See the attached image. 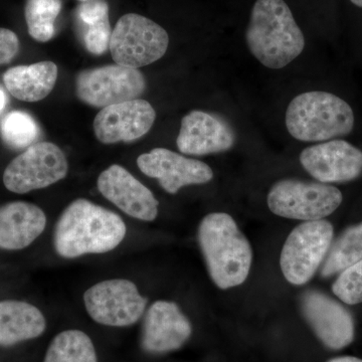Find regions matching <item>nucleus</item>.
I'll use <instances>...</instances> for the list:
<instances>
[{
	"label": "nucleus",
	"mask_w": 362,
	"mask_h": 362,
	"mask_svg": "<svg viewBox=\"0 0 362 362\" xmlns=\"http://www.w3.org/2000/svg\"><path fill=\"white\" fill-rule=\"evenodd\" d=\"M86 310L95 322L110 327H127L141 318L147 299L134 283L125 279L102 281L84 294Z\"/></svg>",
	"instance_id": "9"
},
{
	"label": "nucleus",
	"mask_w": 362,
	"mask_h": 362,
	"mask_svg": "<svg viewBox=\"0 0 362 362\" xmlns=\"http://www.w3.org/2000/svg\"><path fill=\"white\" fill-rule=\"evenodd\" d=\"M301 311L307 323L324 346L345 349L356 337L354 319L349 309L325 293L309 290L301 295Z\"/></svg>",
	"instance_id": "11"
},
{
	"label": "nucleus",
	"mask_w": 362,
	"mask_h": 362,
	"mask_svg": "<svg viewBox=\"0 0 362 362\" xmlns=\"http://www.w3.org/2000/svg\"><path fill=\"white\" fill-rule=\"evenodd\" d=\"M62 6V0H26L25 21L33 40L45 42L54 37Z\"/></svg>",
	"instance_id": "24"
},
{
	"label": "nucleus",
	"mask_w": 362,
	"mask_h": 362,
	"mask_svg": "<svg viewBox=\"0 0 362 362\" xmlns=\"http://www.w3.org/2000/svg\"><path fill=\"white\" fill-rule=\"evenodd\" d=\"M235 135L230 126L204 111L183 117L176 144L183 154L202 156L232 149Z\"/></svg>",
	"instance_id": "17"
},
{
	"label": "nucleus",
	"mask_w": 362,
	"mask_h": 362,
	"mask_svg": "<svg viewBox=\"0 0 362 362\" xmlns=\"http://www.w3.org/2000/svg\"><path fill=\"white\" fill-rule=\"evenodd\" d=\"M305 170L322 183L349 182L362 173V151L344 140L307 147L300 154Z\"/></svg>",
	"instance_id": "12"
},
{
	"label": "nucleus",
	"mask_w": 362,
	"mask_h": 362,
	"mask_svg": "<svg viewBox=\"0 0 362 362\" xmlns=\"http://www.w3.org/2000/svg\"><path fill=\"white\" fill-rule=\"evenodd\" d=\"M58 78V66L52 62L18 66L4 73V82L11 96L23 102H39L51 94Z\"/></svg>",
	"instance_id": "20"
},
{
	"label": "nucleus",
	"mask_w": 362,
	"mask_h": 362,
	"mask_svg": "<svg viewBox=\"0 0 362 362\" xmlns=\"http://www.w3.org/2000/svg\"><path fill=\"white\" fill-rule=\"evenodd\" d=\"M47 321L40 309L26 302H0V346H13L45 332Z\"/></svg>",
	"instance_id": "19"
},
{
	"label": "nucleus",
	"mask_w": 362,
	"mask_h": 362,
	"mask_svg": "<svg viewBox=\"0 0 362 362\" xmlns=\"http://www.w3.org/2000/svg\"><path fill=\"white\" fill-rule=\"evenodd\" d=\"M7 97L6 92L0 88V114L4 110L6 107Z\"/></svg>",
	"instance_id": "29"
},
{
	"label": "nucleus",
	"mask_w": 362,
	"mask_h": 362,
	"mask_svg": "<svg viewBox=\"0 0 362 362\" xmlns=\"http://www.w3.org/2000/svg\"><path fill=\"white\" fill-rule=\"evenodd\" d=\"M78 1H80V2H85V1H88V0H78Z\"/></svg>",
	"instance_id": "31"
},
{
	"label": "nucleus",
	"mask_w": 362,
	"mask_h": 362,
	"mask_svg": "<svg viewBox=\"0 0 362 362\" xmlns=\"http://www.w3.org/2000/svg\"><path fill=\"white\" fill-rule=\"evenodd\" d=\"M192 334L189 319L175 302L158 300L149 307L143 323L141 345L148 354L175 351Z\"/></svg>",
	"instance_id": "15"
},
{
	"label": "nucleus",
	"mask_w": 362,
	"mask_h": 362,
	"mask_svg": "<svg viewBox=\"0 0 362 362\" xmlns=\"http://www.w3.org/2000/svg\"><path fill=\"white\" fill-rule=\"evenodd\" d=\"M362 259V221L344 230L331 245L324 259L321 276L329 278Z\"/></svg>",
	"instance_id": "23"
},
{
	"label": "nucleus",
	"mask_w": 362,
	"mask_h": 362,
	"mask_svg": "<svg viewBox=\"0 0 362 362\" xmlns=\"http://www.w3.org/2000/svg\"><path fill=\"white\" fill-rule=\"evenodd\" d=\"M332 292L343 303H362V259L339 273Z\"/></svg>",
	"instance_id": "26"
},
{
	"label": "nucleus",
	"mask_w": 362,
	"mask_h": 362,
	"mask_svg": "<svg viewBox=\"0 0 362 362\" xmlns=\"http://www.w3.org/2000/svg\"><path fill=\"white\" fill-rule=\"evenodd\" d=\"M76 25L86 49L95 56H101L109 49L111 25L109 6L105 0L81 2L75 11Z\"/></svg>",
	"instance_id": "21"
},
{
	"label": "nucleus",
	"mask_w": 362,
	"mask_h": 362,
	"mask_svg": "<svg viewBox=\"0 0 362 362\" xmlns=\"http://www.w3.org/2000/svg\"><path fill=\"white\" fill-rule=\"evenodd\" d=\"M126 233L127 228L118 214L87 199H76L59 216L54 247L65 259L104 254L116 249Z\"/></svg>",
	"instance_id": "1"
},
{
	"label": "nucleus",
	"mask_w": 362,
	"mask_h": 362,
	"mask_svg": "<svg viewBox=\"0 0 362 362\" xmlns=\"http://www.w3.org/2000/svg\"><path fill=\"white\" fill-rule=\"evenodd\" d=\"M44 362H98V357L90 337L73 329L63 331L52 340Z\"/></svg>",
	"instance_id": "22"
},
{
	"label": "nucleus",
	"mask_w": 362,
	"mask_h": 362,
	"mask_svg": "<svg viewBox=\"0 0 362 362\" xmlns=\"http://www.w3.org/2000/svg\"><path fill=\"white\" fill-rule=\"evenodd\" d=\"M156 119L149 102L135 99L102 109L95 118L94 132L104 144L134 141L149 132Z\"/></svg>",
	"instance_id": "14"
},
{
	"label": "nucleus",
	"mask_w": 362,
	"mask_h": 362,
	"mask_svg": "<svg viewBox=\"0 0 362 362\" xmlns=\"http://www.w3.org/2000/svg\"><path fill=\"white\" fill-rule=\"evenodd\" d=\"M341 192L327 183L288 178L272 185L267 204L281 218L303 221L324 220L340 206Z\"/></svg>",
	"instance_id": "5"
},
{
	"label": "nucleus",
	"mask_w": 362,
	"mask_h": 362,
	"mask_svg": "<svg viewBox=\"0 0 362 362\" xmlns=\"http://www.w3.org/2000/svg\"><path fill=\"white\" fill-rule=\"evenodd\" d=\"M168 45V33L156 21L128 13L117 21L109 49L117 65L138 70L161 59Z\"/></svg>",
	"instance_id": "7"
},
{
	"label": "nucleus",
	"mask_w": 362,
	"mask_h": 362,
	"mask_svg": "<svg viewBox=\"0 0 362 362\" xmlns=\"http://www.w3.org/2000/svg\"><path fill=\"white\" fill-rule=\"evenodd\" d=\"M327 362H362V359L354 356H339L330 359Z\"/></svg>",
	"instance_id": "28"
},
{
	"label": "nucleus",
	"mask_w": 362,
	"mask_h": 362,
	"mask_svg": "<svg viewBox=\"0 0 362 362\" xmlns=\"http://www.w3.org/2000/svg\"><path fill=\"white\" fill-rule=\"evenodd\" d=\"M197 239L216 287L226 290L244 284L251 271L252 247L233 216L207 214L199 223Z\"/></svg>",
	"instance_id": "3"
},
{
	"label": "nucleus",
	"mask_w": 362,
	"mask_h": 362,
	"mask_svg": "<svg viewBox=\"0 0 362 362\" xmlns=\"http://www.w3.org/2000/svg\"><path fill=\"white\" fill-rule=\"evenodd\" d=\"M20 51V40L13 30L0 28V66L11 63Z\"/></svg>",
	"instance_id": "27"
},
{
	"label": "nucleus",
	"mask_w": 362,
	"mask_h": 362,
	"mask_svg": "<svg viewBox=\"0 0 362 362\" xmlns=\"http://www.w3.org/2000/svg\"><path fill=\"white\" fill-rule=\"evenodd\" d=\"M333 235L332 223L325 220L304 221L289 233L280 266L290 284L305 285L313 278L329 252Z\"/></svg>",
	"instance_id": "6"
},
{
	"label": "nucleus",
	"mask_w": 362,
	"mask_h": 362,
	"mask_svg": "<svg viewBox=\"0 0 362 362\" xmlns=\"http://www.w3.org/2000/svg\"><path fill=\"white\" fill-rule=\"evenodd\" d=\"M98 189L105 199L133 218L153 221L158 216L159 202L149 188L122 166L111 165L98 178Z\"/></svg>",
	"instance_id": "16"
},
{
	"label": "nucleus",
	"mask_w": 362,
	"mask_h": 362,
	"mask_svg": "<svg viewBox=\"0 0 362 362\" xmlns=\"http://www.w3.org/2000/svg\"><path fill=\"white\" fill-rule=\"evenodd\" d=\"M288 132L303 142H322L349 135L354 113L341 98L322 90L298 95L286 111Z\"/></svg>",
	"instance_id": "4"
},
{
	"label": "nucleus",
	"mask_w": 362,
	"mask_h": 362,
	"mask_svg": "<svg viewBox=\"0 0 362 362\" xmlns=\"http://www.w3.org/2000/svg\"><path fill=\"white\" fill-rule=\"evenodd\" d=\"M2 140L11 148L30 147L40 134V128L30 114L13 111L6 114L0 123Z\"/></svg>",
	"instance_id": "25"
},
{
	"label": "nucleus",
	"mask_w": 362,
	"mask_h": 362,
	"mask_svg": "<svg viewBox=\"0 0 362 362\" xmlns=\"http://www.w3.org/2000/svg\"><path fill=\"white\" fill-rule=\"evenodd\" d=\"M354 6L361 7L362 8V0H350Z\"/></svg>",
	"instance_id": "30"
},
{
	"label": "nucleus",
	"mask_w": 362,
	"mask_h": 362,
	"mask_svg": "<svg viewBox=\"0 0 362 362\" xmlns=\"http://www.w3.org/2000/svg\"><path fill=\"white\" fill-rule=\"evenodd\" d=\"M68 170L63 150L54 143H35L7 165L4 187L16 194H28L64 180Z\"/></svg>",
	"instance_id": "8"
},
{
	"label": "nucleus",
	"mask_w": 362,
	"mask_h": 362,
	"mask_svg": "<svg viewBox=\"0 0 362 362\" xmlns=\"http://www.w3.org/2000/svg\"><path fill=\"white\" fill-rule=\"evenodd\" d=\"M141 173L159 181L166 192L175 194L181 187L204 185L214 178L213 169L204 162L175 153L165 148H156L137 158Z\"/></svg>",
	"instance_id": "13"
},
{
	"label": "nucleus",
	"mask_w": 362,
	"mask_h": 362,
	"mask_svg": "<svg viewBox=\"0 0 362 362\" xmlns=\"http://www.w3.org/2000/svg\"><path fill=\"white\" fill-rule=\"evenodd\" d=\"M47 216L40 207L16 202L0 207V249L18 251L32 245L44 232Z\"/></svg>",
	"instance_id": "18"
},
{
	"label": "nucleus",
	"mask_w": 362,
	"mask_h": 362,
	"mask_svg": "<svg viewBox=\"0 0 362 362\" xmlns=\"http://www.w3.org/2000/svg\"><path fill=\"white\" fill-rule=\"evenodd\" d=\"M250 52L262 65L285 68L305 47V37L284 0H257L246 33Z\"/></svg>",
	"instance_id": "2"
},
{
	"label": "nucleus",
	"mask_w": 362,
	"mask_h": 362,
	"mask_svg": "<svg viewBox=\"0 0 362 362\" xmlns=\"http://www.w3.org/2000/svg\"><path fill=\"white\" fill-rule=\"evenodd\" d=\"M145 89L144 76L137 69L120 65L89 69L81 71L76 80L78 99L97 108L132 101Z\"/></svg>",
	"instance_id": "10"
}]
</instances>
